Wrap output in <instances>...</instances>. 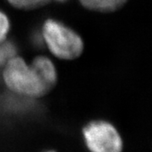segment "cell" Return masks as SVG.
Returning a JSON list of instances; mask_svg holds the SVG:
<instances>
[{"instance_id":"6da1fadb","label":"cell","mask_w":152,"mask_h":152,"mask_svg":"<svg viewBox=\"0 0 152 152\" xmlns=\"http://www.w3.org/2000/svg\"><path fill=\"white\" fill-rule=\"evenodd\" d=\"M3 77L7 87L17 95L37 98L50 91L31 65L16 56L4 64Z\"/></svg>"},{"instance_id":"7a4b0ae2","label":"cell","mask_w":152,"mask_h":152,"mask_svg":"<svg viewBox=\"0 0 152 152\" xmlns=\"http://www.w3.org/2000/svg\"><path fill=\"white\" fill-rule=\"evenodd\" d=\"M42 34L49 51L58 58L75 59L83 52L84 43L80 35L58 20H46Z\"/></svg>"},{"instance_id":"3957f363","label":"cell","mask_w":152,"mask_h":152,"mask_svg":"<svg viewBox=\"0 0 152 152\" xmlns=\"http://www.w3.org/2000/svg\"><path fill=\"white\" fill-rule=\"evenodd\" d=\"M86 145L91 152H122L123 140L118 131L107 121L96 120L83 129Z\"/></svg>"},{"instance_id":"277c9868","label":"cell","mask_w":152,"mask_h":152,"mask_svg":"<svg viewBox=\"0 0 152 152\" xmlns=\"http://www.w3.org/2000/svg\"><path fill=\"white\" fill-rule=\"evenodd\" d=\"M31 65L49 90L54 86L57 83L58 74L53 63L48 58L39 56L33 60Z\"/></svg>"},{"instance_id":"5b68a950","label":"cell","mask_w":152,"mask_h":152,"mask_svg":"<svg viewBox=\"0 0 152 152\" xmlns=\"http://www.w3.org/2000/svg\"><path fill=\"white\" fill-rule=\"evenodd\" d=\"M127 0H93L91 10L110 12L118 10Z\"/></svg>"},{"instance_id":"8992f818","label":"cell","mask_w":152,"mask_h":152,"mask_svg":"<svg viewBox=\"0 0 152 152\" xmlns=\"http://www.w3.org/2000/svg\"><path fill=\"white\" fill-rule=\"evenodd\" d=\"M16 48L12 42H4L0 44V63L5 64L11 58L15 57Z\"/></svg>"},{"instance_id":"52a82bcc","label":"cell","mask_w":152,"mask_h":152,"mask_svg":"<svg viewBox=\"0 0 152 152\" xmlns=\"http://www.w3.org/2000/svg\"><path fill=\"white\" fill-rule=\"evenodd\" d=\"M10 30V22L8 16L0 10V44L4 42Z\"/></svg>"},{"instance_id":"ba28073f","label":"cell","mask_w":152,"mask_h":152,"mask_svg":"<svg viewBox=\"0 0 152 152\" xmlns=\"http://www.w3.org/2000/svg\"><path fill=\"white\" fill-rule=\"evenodd\" d=\"M8 2L15 8L30 10L42 6L40 0H8Z\"/></svg>"},{"instance_id":"9c48e42d","label":"cell","mask_w":152,"mask_h":152,"mask_svg":"<svg viewBox=\"0 0 152 152\" xmlns=\"http://www.w3.org/2000/svg\"><path fill=\"white\" fill-rule=\"evenodd\" d=\"M93 0H80V2L81 3V4L84 7H86L89 10H91V6H92Z\"/></svg>"},{"instance_id":"30bf717a","label":"cell","mask_w":152,"mask_h":152,"mask_svg":"<svg viewBox=\"0 0 152 152\" xmlns=\"http://www.w3.org/2000/svg\"><path fill=\"white\" fill-rule=\"evenodd\" d=\"M56 1H58V2H65L67 0H56Z\"/></svg>"},{"instance_id":"8fae6325","label":"cell","mask_w":152,"mask_h":152,"mask_svg":"<svg viewBox=\"0 0 152 152\" xmlns=\"http://www.w3.org/2000/svg\"><path fill=\"white\" fill-rule=\"evenodd\" d=\"M46 152H55V151H48Z\"/></svg>"}]
</instances>
